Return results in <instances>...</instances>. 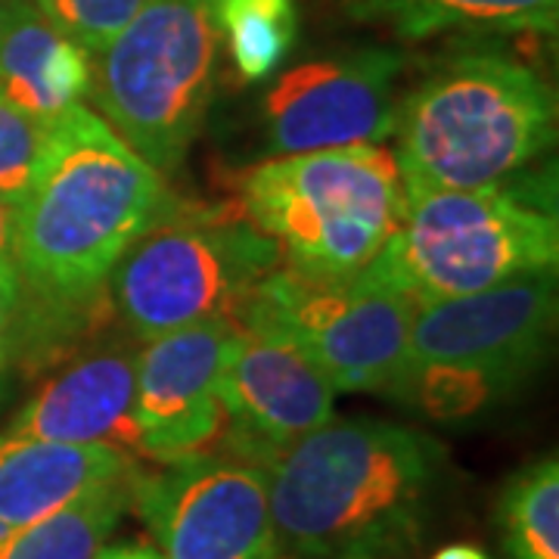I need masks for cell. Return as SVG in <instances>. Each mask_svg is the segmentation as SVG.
<instances>
[{
  "instance_id": "2e32d148",
  "label": "cell",
  "mask_w": 559,
  "mask_h": 559,
  "mask_svg": "<svg viewBox=\"0 0 559 559\" xmlns=\"http://www.w3.org/2000/svg\"><path fill=\"white\" fill-rule=\"evenodd\" d=\"M91 91L87 50L35 0H16L0 32V97L40 121L57 119Z\"/></svg>"
},
{
  "instance_id": "5b68a950",
  "label": "cell",
  "mask_w": 559,
  "mask_h": 559,
  "mask_svg": "<svg viewBox=\"0 0 559 559\" xmlns=\"http://www.w3.org/2000/svg\"><path fill=\"white\" fill-rule=\"evenodd\" d=\"M242 215L277 242L286 267L314 277H355L382 252L404 215L395 153L352 143L293 153L252 168Z\"/></svg>"
},
{
  "instance_id": "4fadbf2b",
  "label": "cell",
  "mask_w": 559,
  "mask_h": 559,
  "mask_svg": "<svg viewBox=\"0 0 559 559\" xmlns=\"http://www.w3.org/2000/svg\"><path fill=\"white\" fill-rule=\"evenodd\" d=\"M234 333V318H212L138 348L131 404L138 457L165 463L215 441L224 419L221 377Z\"/></svg>"
},
{
  "instance_id": "4316f807",
  "label": "cell",
  "mask_w": 559,
  "mask_h": 559,
  "mask_svg": "<svg viewBox=\"0 0 559 559\" xmlns=\"http://www.w3.org/2000/svg\"><path fill=\"white\" fill-rule=\"evenodd\" d=\"M432 559H488L481 554L479 547H469V544H448V547H441L439 554Z\"/></svg>"
},
{
  "instance_id": "30bf717a",
  "label": "cell",
  "mask_w": 559,
  "mask_h": 559,
  "mask_svg": "<svg viewBox=\"0 0 559 559\" xmlns=\"http://www.w3.org/2000/svg\"><path fill=\"white\" fill-rule=\"evenodd\" d=\"M401 66L399 50L364 47L283 72L261 109L267 150L293 156L392 138Z\"/></svg>"
},
{
  "instance_id": "603a6c76",
  "label": "cell",
  "mask_w": 559,
  "mask_h": 559,
  "mask_svg": "<svg viewBox=\"0 0 559 559\" xmlns=\"http://www.w3.org/2000/svg\"><path fill=\"white\" fill-rule=\"evenodd\" d=\"M35 3L79 47L97 57L143 7V0H35Z\"/></svg>"
},
{
  "instance_id": "5bb4252c",
  "label": "cell",
  "mask_w": 559,
  "mask_h": 559,
  "mask_svg": "<svg viewBox=\"0 0 559 559\" xmlns=\"http://www.w3.org/2000/svg\"><path fill=\"white\" fill-rule=\"evenodd\" d=\"M134 367L138 342L100 336L60 364L3 432L62 444H109L138 457Z\"/></svg>"
},
{
  "instance_id": "8fae6325",
  "label": "cell",
  "mask_w": 559,
  "mask_h": 559,
  "mask_svg": "<svg viewBox=\"0 0 559 559\" xmlns=\"http://www.w3.org/2000/svg\"><path fill=\"white\" fill-rule=\"evenodd\" d=\"M333 382L293 342L237 323L221 377V451L267 469L333 419Z\"/></svg>"
},
{
  "instance_id": "ffe728a7",
  "label": "cell",
  "mask_w": 559,
  "mask_h": 559,
  "mask_svg": "<svg viewBox=\"0 0 559 559\" xmlns=\"http://www.w3.org/2000/svg\"><path fill=\"white\" fill-rule=\"evenodd\" d=\"M215 25L246 81L277 72L299 38L296 0H215Z\"/></svg>"
},
{
  "instance_id": "7402d4cb",
  "label": "cell",
  "mask_w": 559,
  "mask_h": 559,
  "mask_svg": "<svg viewBox=\"0 0 559 559\" xmlns=\"http://www.w3.org/2000/svg\"><path fill=\"white\" fill-rule=\"evenodd\" d=\"M47 124L0 97V197L22 205L38 175Z\"/></svg>"
},
{
  "instance_id": "d6986e66",
  "label": "cell",
  "mask_w": 559,
  "mask_h": 559,
  "mask_svg": "<svg viewBox=\"0 0 559 559\" xmlns=\"http://www.w3.org/2000/svg\"><path fill=\"white\" fill-rule=\"evenodd\" d=\"M498 522L510 559H559V463L540 457L503 485Z\"/></svg>"
},
{
  "instance_id": "7a4b0ae2",
  "label": "cell",
  "mask_w": 559,
  "mask_h": 559,
  "mask_svg": "<svg viewBox=\"0 0 559 559\" xmlns=\"http://www.w3.org/2000/svg\"><path fill=\"white\" fill-rule=\"evenodd\" d=\"M439 441L389 419H326L267 466L277 559H399L436 513Z\"/></svg>"
},
{
  "instance_id": "277c9868",
  "label": "cell",
  "mask_w": 559,
  "mask_h": 559,
  "mask_svg": "<svg viewBox=\"0 0 559 559\" xmlns=\"http://www.w3.org/2000/svg\"><path fill=\"white\" fill-rule=\"evenodd\" d=\"M554 168L479 190H404V215L364 274L417 305L557 271Z\"/></svg>"
},
{
  "instance_id": "6da1fadb",
  "label": "cell",
  "mask_w": 559,
  "mask_h": 559,
  "mask_svg": "<svg viewBox=\"0 0 559 559\" xmlns=\"http://www.w3.org/2000/svg\"><path fill=\"white\" fill-rule=\"evenodd\" d=\"M168 200L159 171L87 106L50 119L16 227L22 336L75 340L106 323V280Z\"/></svg>"
},
{
  "instance_id": "52a82bcc",
  "label": "cell",
  "mask_w": 559,
  "mask_h": 559,
  "mask_svg": "<svg viewBox=\"0 0 559 559\" xmlns=\"http://www.w3.org/2000/svg\"><path fill=\"white\" fill-rule=\"evenodd\" d=\"M215 0H143L91 75L106 124L156 171H175L215 94Z\"/></svg>"
},
{
  "instance_id": "ba28073f",
  "label": "cell",
  "mask_w": 559,
  "mask_h": 559,
  "mask_svg": "<svg viewBox=\"0 0 559 559\" xmlns=\"http://www.w3.org/2000/svg\"><path fill=\"white\" fill-rule=\"evenodd\" d=\"M417 301L367 277H314L277 267L242 301L234 323L293 342L336 392L389 395L404 404Z\"/></svg>"
},
{
  "instance_id": "cb8c5ba5",
  "label": "cell",
  "mask_w": 559,
  "mask_h": 559,
  "mask_svg": "<svg viewBox=\"0 0 559 559\" xmlns=\"http://www.w3.org/2000/svg\"><path fill=\"white\" fill-rule=\"evenodd\" d=\"M16 301H20V274H16V264H3L0 267V401L7 395L10 373H13Z\"/></svg>"
},
{
  "instance_id": "9a60e30c",
  "label": "cell",
  "mask_w": 559,
  "mask_h": 559,
  "mask_svg": "<svg viewBox=\"0 0 559 559\" xmlns=\"http://www.w3.org/2000/svg\"><path fill=\"white\" fill-rule=\"evenodd\" d=\"M134 466L138 460L109 444H62L0 432V525L44 520L87 488Z\"/></svg>"
},
{
  "instance_id": "9c48e42d",
  "label": "cell",
  "mask_w": 559,
  "mask_h": 559,
  "mask_svg": "<svg viewBox=\"0 0 559 559\" xmlns=\"http://www.w3.org/2000/svg\"><path fill=\"white\" fill-rule=\"evenodd\" d=\"M131 507L165 559H277L267 469L227 451L138 469Z\"/></svg>"
},
{
  "instance_id": "3957f363",
  "label": "cell",
  "mask_w": 559,
  "mask_h": 559,
  "mask_svg": "<svg viewBox=\"0 0 559 559\" xmlns=\"http://www.w3.org/2000/svg\"><path fill=\"white\" fill-rule=\"evenodd\" d=\"M392 138L404 190L498 187L554 146L557 97L532 66L473 50L401 97Z\"/></svg>"
},
{
  "instance_id": "ac0fdd59",
  "label": "cell",
  "mask_w": 559,
  "mask_h": 559,
  "mask_svg": "<svg viewBox=\"0 0 559 559\" xmlns=\"http://www.w3.org/2000/svg\"><path fill=\"white\" fill-rule=\"evenodd\" d=\"M138 469L87 488L44 520L0 525V559H94L131 510Z\"/></svg>"
},
{
  "instance_id": "e0dca14e",
  "label": "cell",
  "mask_w": 559,
  "mask_h": 559,
  "mask_svg": "<svg viewBox=\"0 0 559 559\" xmlns=\"http://www.w3.org/2000/svg\"><path fill=\"white\" fill-rule=\"evenodd\" d=\"M345 16L401 38L441 32H557L559 0H333Z\"/></svg>"
},
{
  "instance_id": "484cf974",
  "label": "cell",
  "mask_w": 559,
  "mask_h": 559,
  "mask_svg": "<svg viewBox=\"0 0 559 559\" xmlns=\"http://www.w3.org/2000/svg\"><path fill=\"white\" fill-rule=\"evenodd\" d=\"M94 559H165L159 550L150 547H103Z\"/></svg>"
},
{
  "instance_id": "7c38bea8",
  "label": "cell",
  "mask_w": 559,
  "mask_h": 559,
  "mask_svg": "<svg viewBox=\"0 0 559 559\" xmlns=\"http://www.w3.org/2000/svg\"><path fill=\"white\" fill-rule=\"evenodd\" d=\"M554 323L557 271H535L469 296L423 301L411 323V370L419 364H460L528 380L547 355Z\"/></svg>"
},
{
  "instance_id": "8992f818",
  "label": "cell",
  "mask_w": 559,
  "mask_h": 559,
  "mask_svg": "<svg viewBox=\"0 0 559 559\" xmlns=\"http://www.w3.org/2000/svg\"><path fill=\"white\" fill-rule=\"evenodd\" d=\"M277 264V242L242 212L168 200L121 252L106 293L124 330L150 342L200 320L234 318Z\"/></svg>"
},
{
  "instance_id": "d4e9b609",
  "label": "cell",
  "mask_w": 559,
  "mask_h": 559,
  "mask_svg": "<svg viewBox=\"0 0 559 559\" xmlns=\"http://www.w3.org/2000/svg\"><path fill=\"white\" fill-rule=\"evenodd\" d=\"M16 227H20V205L0 197V267L16 264Z\"/></svg>"
},
{
  "instance_id": "83f0119b",
  "label": "cell",
  "mask_w": 559,
  "mask_h": 559,
  "mask_svg": "<svg viewBox=\"0 0 559 559\" xmlns=\"http://www.w3.org/2000/svg\"><path fill=\"white\" fill-rule=\"evenodd\" d=\"M13 3H16V0H0V32H3V25H7V16H10Z\"/></svg>"
},
{
  "instance_id": "44dd1931",
  "label": "cell",
  "mask_w": 559,
  "mask_h": 559,
  "mask_svg": "<svg viewBox=\"0 0 559 559\" xmlns=\"http://www.w3.org/2000/svg\"><path fill=\"white\" fill-rule=\"evenodd\" d=\"M525 380L485 367H460V364H419L411 370L404 404H417L426 417L439 423H460L479 417L481 411L498 407L510 399Z\"/></svg>"
}]
</instances>
